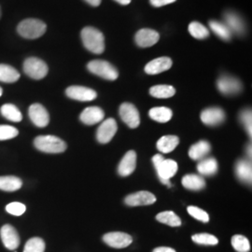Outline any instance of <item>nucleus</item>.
Segmentation results:
<instances>
[{
    "instance_id": "f257e3e1",
    "label": "nucleus",
    "mask_w": 252,
    "mask_h": 252,
    "mask_svg": "<svg viewBox=\"0 0 252 252\" xmlns=\"http://www.w3.org/2000/svg\"><path fill=\"white\" fill-rule=\"evenodd\" d=\"M81 39L84 47L93 54H101L105 51V37L94 27H85L81 30Z\"/></svg>"
},
{
    "instance_id": "f03ea898",
    "label": "nucleus",
    "mask_w": 252,
    "mask_h": 252,
    "mask_svg": "<svg viewBox=\"0 0 252 252\" xmlns=\"http://www.w3.org/2000/svg\"><path fill=\"white\" fill-rule=\"evenodd\" d=\"M154 167L157 172L158 178L161 182L171 187L170 179L173 178L178 171V163L171 159H165L161 154H156L153 158Z\"/></svg>"
},
{
    "instance_id": "7ed1b4c3",
    "label": "nucleus",
    "mask_w": 252,
    "mask_h": 252,
    "mask_svg": "<svg viewBox=\"0 0 252 252\" xmlns=\"http://www.w3.org/2000/svg\"><path fill=\"white\" fill-rule=\"evenodd\" d=\"M47 26L37 19H26L17 27L19 35L27 39H36L45 34Z\"/></svg>"
},
{
    "instance_id": "20e7f679",
    "label": "nucleus",
    "mask_w": 252,
    "mask_h": 252,
    "mask_svg": "<svg viewBox=\"0 0 252 252\" xmlns=\"http://www.w3.org/2000/svg\"><path fill=\"white\" fill-rule=\"evenodd\" d=\"M34 145L42 153H61L66 150L65 142L54 135H38L34 140Z\"/></svg>"
},
{
    "instance_id": "39448f33",
    "label": "nucleus",
    "mask_w": 252,
    "mask_h": 252,
    "mask_svg": "<svg viewBox=\"0 0 252 252\" xmlns=\"http://www.w3.org/2000/svg\"><path fill=\"white\" fill-rule=\"evenodd\" d=\"M87 68L91 73L108 81H115L119 77V73L115 66L104 60L91 61L87 65Z\"/></svg>"
},
{
    "instance_id": "423d86ee",
    "label": "nucleus",
    "mask_w": 252,
    "mask_h": 252,
    "mask_svg": "<svg viewBox=\"0 0 252 252\" xmlns=\"http://www.w3.org/2000/svg\"><path fill=\"white\" fill-rule=\"evenodd\" d=\"M24 71L28 77L34 80H41L45 78L49 71L47 63L39 58L30 57L24 63Z\"/></svg>"
},
{
    "instance_id": "0eeeda50",
    "label": "nucleus",
    "mask_w": 252,
    "mask_h": 252,
    "mask_svg": "<svg viewBox=\"0 0 252 252\" xmlns=\"http://www.w3.org/2000/svg\"><path fill=\"white\" fill-rule=\"evenodd\" d=\"M217 86L219 91L224 95H234L242 91V83L240 81L228 75L221 76L217 81Z\"/></svg>"
},
{
    "instance_id": "6e6552de",
    "label": "nucleus",
    "mask_w": 252,
    "mask_h": 252,
    "mask_svg": "<svg viewBox=\"0 0 252 252\" xmlns=\"http://www.w3.org/2000/svg\"><path fill=\"white\" fill-rule=\"evenodd\" d=\"M120 116L126 126L130 128H136L140 125L138 110L131 103H124L120 107Z\"/></svg>"
},
{
    "instance_id": "1a4fd4ad",
    "label": "nucleus",
    "mask_w": 252,
    "mask_h": 252,
    "mask_svg": "<svg viewBox=\"0 0 252 252\" xmlns=\"http://www.w3.org/2000/svg\"><path fill=\"white\" fill-rule=\"evenodd\" d=\"M117 129V123L114 119L109 118L106 121H104L100 125L97 129V132H96V138H97L98 142L102 144L108 143L116 134Z\"/></svg>"
},
{
    "instance_id": "9d476101",
    "label": "nucleus",
    "mask_w": 252,
    "mask_h": 252,
    "mask_svg": "<svg viewBox=\"0 0 252 252\" xmlns=\"http://www.w3.org/2000/svg\"><path fill=\"white\" fill-rule=\"evenodd\" d=\"M0 236L5 248L9 251H15L20 246V236L13 226L5 224L0 230Z\"/></svg>"
},
{
    "instance_id": "9b49d317",
    "label": "nucleus",
    "mask_w": 252,
    "mask_h": 252,
    "mask_svg": "<svg viewBox=\"0 0 252 252\" xmlns=\"http://www.w3.org/2000/svg\"><path fill=\"white\" fill-rule=\"evenodd\" d=\"M201 121L207 126H217L225 121V112L217 107L206 108L201 113Z\"/></svg>"
},
{
    "instance_id": "f8f14e48",
    "label": "nucleus",
    "mask_w": 252,
    "mask_h": 252,
    "mask_svg": "<svg viewBox=\"0 0 252 252\" xmlns=\"http://www.w3.org/2000/svg\"><path fill=\"white\" fill-rule=\"evenodd\" d=\"M104 242L114 249H125L131 245L133 238L131 235L122 232H111L103 236Z\"/></svg>"
},
{
    "instance_id": "ddd939ff",
    "label": "nucleus",
    "mask_w": 252,
    "mask_h": 252,
    "mask_svg": "<svg viewBox=\"0 0 252 252\" xmlns=\"http://www.w3.org/2000/svg\"><path fill=\"white\" fill-rule=\"evenodd\" d=\"M28 114L30 120L36 127L43 128L49 125L50 116L47 109L42 105L37 103L31 105L28 110Z\"/></svg>"
},
{
    "instance_id": "4468645a",
    "label": "nucleus",
    "mask_w": 252,
    "mask_h": 252,
    "mask_svg": "<svg viewBox=\"0 0 252 252\" xmlns=\"http://www.w3.org/2000/svg\"><path fill=\"white\" fill-rule=\"evenodd\" d=\"M65 94L69 98L82 102L93 101L97 96L95 91L83 86H70L65 90Z\"/></svg>"
},
{
    "instance_id": "2eb2a0df",
    "label": "nucleus",
    "mask_w": 252,
    "mask_h": 252,
    "mask_svg": "<svg viewBox=\"0 0 252 252\" xmlns=\"http://www.w3.org/2000/svg\"><path fill=\"white\" fill-rule=\"evenodd\" d=\"M125 202L127 206H130V207L149 206V205H153L156 202V197L152 192L138 191L126 196Z\"/></svg>"
},
{
    "instance_id": "dca6fc26",
    "label": "nucleus",
    "mask_w": 252,
    "mask_h": 252,
    "mask_svg": "<svg viewBox=\"0 0 252 252\" xmlns=\"http://www.w3.org/2000/svg\"><path fill=\"white\" fill-rule=\"evenodd\" d=\"M160 38L159 33L153 29L143 28L135 34V42L141 48H148L156 44Z\"/></svg>"
},
{
    "instance_id": "f3484780",
    "label": "nucleus",
    "mask_w": 252,
    "mask_h": 252,
    "mask_svg": "<svg viewBox=\"0 0 252 252\" xmlns=\"http://www.w3.org/2000/svg\"><path fill=\"white\" fill-rule=\"evenodd\" d=\"M105 117V112L99 107H89L81 112V122L86 126H94L100 123Z\"/></svg>"
},
{
    "instance_id": "a211bd4d",
    "label": "nucleus",
    "mask_w": 252,
    "mask_h": 252,
    "mask_svg": "<svg viewBox=\"0 0 252 252\" xmlns=\"http://www.w3.org/2000/svg\"><path fill=\"white\" fill-rule=\"evenodd\" d=\"M172 63V60L169 57H159L147 63L145 66V72L149 75L160 74L170 69Z\"/></svg>"
},
{
    "instance_id": "6ab92c4d",
    "label": "nucleus",
    "mask_w": 252,
    "mask_h": 252,
    "mask_svg": "<svg viewBox=\"0 0 252 252\" xmlns=\"http://www.w3.org/2000/svg\"><path fill=\"white\" fill-rule=\"evenodd\" d=\"M136 166V153L134 151H129L124 156L118 166V172L122 177H127L135 171Z\"/></svg>"
},
{
    "instance_id": "aec40b11",
    "label": "nucleus",
    "mask_w": 252,
    "mask_h": 252,
    "mask_svg": "<svg viewBox=\"0 0 252 252\" xmlns=\"http://www.w3.org/2000/svg\"><path fill=\"white\" fill-rule=\"evenodd\" d=\"M235 174L238 180L246 184H252V166L251 160H239L235 164Z\"/></svg>"
},
{
    "instance_id": "412c9836",
    "label": "nucleus",
    "mask_w": 252,
    "mask_h": 252,
    "mask_svg": "<svg viewBox=\"0 0 252 252\" xmlns=\"http://www.w3.org/2000/svg\"><path fill=\"white\" fill-rule=\"evenodd\" d=\"M224 19H225L226 27L229 28V30L232 33L234 32L237 35H243L246 27H245L243 20L238 14L234 12H227Z\"/></svg>"
},
{
    "instance_id": "4be33fe9",
    "label": "nucleus",
    "mask_w": 252,
    "mask_h": 252,
    "mask_svg": "<svg viewBox=\"0 0 252 252\" xmlns=\"http://www.w3.org/2000/svg\"><path fill=\"white\" fill-rule=\"evenodd\" d=\"M211 151V146L205 140L199 141L192 145L189 150V156L194 161H200L206 158L208 153Z\"/></svg>"
},
{
    "instance_id": "5701e85b",
    "label": "nucleus",
    "mask_w": 252,
    "mask_h": 252,
    "mask_svg": "<svg viewBox=\"0 0 252 252\" xmlns=\"http://www.w3.org/2000/svg\"><path fill=\"white\" fill-rule=\"evenodd\" d=\"M219 168L218 162L213 157H207L200 160L197 164V170L203 176H213Z\"/></svg>"
},
{
    "instance_id": "b1692460",
    "label": "nucleus",
    "mask_w": 252,
    "mask_h": 252,
    "mask_svg": "<svg viewBox=\"0 0 252 252\" xmlns=\"http://www.w3.org/2000/svg\"><path fill=\"white\" fill-rule=\"evenodd\" d=\"M180 143V138L177 135H163L158 142L157 149L162 153H171Z\"/></svg>"
},
{
    "instance_id": "393cba45",
    "label": "nucleus",
    "mask_w": 252,
    "mask_h": 252,
    "mask_svg": "<svg viewBox=\"0 0 252 252\" xmlns=\"http://www.w3.org/2000/svg\"><path fill=\"white\" fill-rule=\"evenodd\" d=\"M182 185L186 189L191 190H200L204 189L206 186V181L200 176L196 174H189L183 177Z\"/></svg>"
},
{
    "instance_id": "a878e982",
    "label": "nucleus",
    "mask_w": 252,
    "mask_h": 252,
    "mask_svg": "<svg viewBox=\"0 0 252 252\" xmlns=\"http://www.w3.org/2000/svg\"><path fill=\"white\" fill-rule=\"evenodd\" d=\"M23 181L15 176L0 177V189L5 191H15L21 189Z\"/></svg>"
},
{
    "instance_id": "bb28decb",
    "label": "nucleus",
    "mask_w": 252,
    "mask_h": 252,
    "mask_svg": "<svg viewBox=\"0 0 252 252\" xmlns=\"http://www.w3.org/2000/svg\"><path fill=\"white\" fill-rule=\"evenodd\" d=\"M20 79V73L9 64H0V81L13 83Z\"/></svg>"
},
{
    "instance_id": "cd10ccee",
    "label": "nucleus",
    "mask_w": 252,
    "mask_h": 252,
    "mask_svg": "<svg viewBox=\"0 0 252 252\" xmlns=\"http://www.w3.org/2000/svg\"><path fill=\"white\" fill-rule=\"evenodd\" d=\"M149 115L155 122L167 123L171 120L173 112L170 108H165V107H157V108H152L149 112Z\"/></svg>"
},
{
    "instance_id": "c85d7f7f",
    "label": "nucleus",
    "mask_w": 252,
    "mask_h": 252,
    "mask_svg": "<svg viewBox=\"0 0 252 252\" xmlns=\"http://www.w3.org/2000/svg\"><path fill=\"white\" fill-rule=\"evenodd\" d=\"M150 94L155 98H170L175 95L176 90L170 85H156L151 88Z\"/></svg>"
},
{
    "instance_id": "c756f323",
    "label": "nucleus",
    "mask_w": 252,
    "mask_h": 252,
    "mask_svg": "<svg viewBox=\"0 0 252 252\" xmlns=\"http://www.w3.org/2000/svg\"><path fill=\"white\" fill-rule=\"evenodd\" d=\"M1 114L8 119L9 121L14 122V123H19L22 121L23 115L21 113V111L19 110V108L12 105V104H5L1 107Z\"/></svg>"
},
{
    "instance_id": "7c9ffc66",
    "label": "nucleus",
    "mask_w": 252,
    "mask_h": 252,
    "mask_svg": "<svg viewBox=\"0 0 252 252\" xmlns=\"http://www.w3.org/2000/svg\"><path fill=\"white\" fill-rule=\"evenodd\" d=\"M156 220L163 224L171 226V227H178L181 225V220L180 217L173 211H163L159 213L156 216Z\"/></svg>"
},
{
    "instance_id": "2f4dec72",
    "label": "nucleus",
    "mask_w": 252,
    "mask_h": 252,
    "mask_svg": "<svg viewBox=\"0 0 252 252\" xmlns=\"http://www.w3.org/2000/svg\"><path fill=\"white\" fill-rule=\"evenodd\" d=\"M209 27L217 36L220 37L221 39H223V40L231 39L232 32L229 30L228 27H226L225 24L218 22V21H210Z\"/></svg>"
},
{
    "instance_id": "473e14b6",
    "label": "nucleus",
    "mask_w": 252,
    "mask_h": 252,
    "mask_svg": "<svg viewBox=\"0 0 252 252\" xmlns=\"http://www.w3.org/2000/svg\"><path fill=\"white\" fill-rule=\"evenodd\" d=\"M189 34L197 39H204L209 36V31L199 22H191L189 25Z\"/></svg>"
},
{
    "instance_id": "72a5a7b5",
    "label": "nucleus",
    "mask_w": 252,
    "mask_h": 252,
    "mask_svg": "<svg viewBox=\"0 0 252 252\" xmlns=\"http://www.w3.org/2000/svg\"><path fill=\"white\" fill-rule=\"evenodd\" d=\"M232 246L237 252H249L251 251L249 239L241 234H235L232 237Z\"/></svg>"
},
{
    "instance_id": "f704fd0d",
    "label": "nucleus",
    "mask_w": 252,
    "mask_h": 252,
    "mask_svg": "<svg viewBox=\"0 0 252 252\" xmlns=\"http://www.w3.org/2000/svg\"><path fill=\"white\" fill-rule=\"evenodd\" d=\"M45 242L39 237H33L27 241L24 252H44Z\"/></svg>"
},
{
    "instance_id": "c9c22d12",
    "label": "nucleus",
    "mask_w": 252,
    "mask_h": 252,
    "mask_svg": "<svg viewBox=\"0 0 252 252\" xmlns=\"http://www.w3.org/2000/svg\"><path fill=\"white\" fill-rule=\"evenodd\" d=\"M191 239L194 243L199 244V245H205V246H214L219 243V240L216 236L210 234H196L191 236Z\"/></svg>"
},
{
    "instance_id": "e433bc0d",
    "label": "nucleus",
    "mask_w": 252,
    "mask_h": 252,
    "mask_svg": "<svg viewBox=\"0 0 252 252\" xmlns=\"http://www.w3.org/2000/svg\"><path fill=\"white\" fill-rule=\"evenodd\" d=\"M19 131L13 126H0V140H8L18 135Z\"/></svg>"
},
{
    "instance_id": "4c0bfd02",
    "label": "nucleus",
    "mask_w": 252,
    "mask_h": 252,
    "mask_svg": "<svg viewBox=\"0 0 252 252\" xmlns=\"http://www.w3.org/2000/svg\"><path fill=\"white\" fill-rule=\"evenodd\" d=\"M240 121L243 124L247 133L252 137V114L251 109H245L240 114Z\"/></svg>"
},
{
    "instance_id": "58836bf2",
    "label": "nucleus",
    "mask_w": 252,
    "mask_h": 252,
    "mask_svg": "<svg viewBox=\"0 0 252 252\" xmlns=\"http://www.w3.org/2000/svg\"><path fill=\"white\" fill-rule=\"evenodd\" d=\"M187 211L189 215L193 217L194 219L198 220L202 222H208L209 221V216L207 212L197 207H189L187 208Z\"/></svg>"
},
{
    "instance_id": "ea45409f",
    "label": "nucleus",
    "mask_w": 252,
    "mask_h": 252,
    "mask_svg": "<svg viewBox=\"0 0 252 252\" xmlns=\"http://www.w3.org/2000/svg\"><path fill=\"white\" fill-rule=\"evenodd\" d=\"M27 210V207L23 203L12 202L6 207V211L13 216H22Z\"/></svg>"
},
{
    "instance_id": "a19ab883",
    "label": "nucleus",
    "mask_w": 252,
    "mask_h": 252,
    "mask_svg": "<svg viewBox=\"0 0 252 252\" xmlns=\"http://www.w3.org/2000/svg\"><path fill=\"white\" fill-rule=\"evenodd\" d=\"M176 0H151V4L153 5V7L159 8V7H162L168 4L174 3Z\"/></svg>"
},
{
    "instance_id": "79ce46f5",
    "label": "nucleus",
    "mask_w": 252,
    "mask_h": 252,
    "mask_svg": "<svg viewBox=\"0 0 252 252\" xmlns=\"http://www.w3.org/2000/svg\"><path fill=\"white\" fill-rule=\"evenodd\" d=\"M153 252H176V251L168 247H159L154 249Z\"/></svg>"
},
{
    "instance_id": "37998d69",
    "label": "nucleus",
    "mask_w": 252,
    "mask_h": 252,
    "mask_svg": "<svg viewBox=\"0 0 252 252\" xmlns=\"http://www.w3.org/2000/svg\"><path fill=\"white\" fill-rule=\"evenodd\" d=\"M85 1L93 7H97L101 4V0H85Z\"/></svg>"
},
{
    "instance_id": "c03bdc74",
    "label": "nucleus",
    "mask_w": 252,
    "mask_h": 252,
    "mask_svg": "<svg viewBox=\"0 0 252 252\" xmlns=\"http://www.w3.org/2000/svg\"><path fill=\"white\" fill-rule=\"evenodd\" d=\"M115 1H117L118 3H120L121 5H125V6L131 3V0H115Z\"/></svg>"
},
{
    "instance_id": "a18cd8bd",
    "label": "nucleus",
    "mask_w": 252,
    "mask_h": 252,
    "mask_svg": "<svg viewBox=\"0 0 252 252\" xmlns=\"http://www.w3.org/2000/svg\"><path fill=\"white\" fill-rule=\"evenodd\" d=\"M248 154H250V157H252V145L248 147Z\"/></svg>"
},
{
    "instance_id": "49530a36",
    "label": "nucleus",
    "mask_w": 252,
    "mask_h": 252,
    "mask_svg": "<svg viewBox=\"0 0 252 252\" xmlns=\"http://www.w3.org/2000/svg\"><path fill=\"white\" fill-rule=\"evenodd\" d=\"M2 94H3V91H2V88L0 87V96L2 95Z\"/></svg>"
},
{
    "instance_id": "de8ad7c7",
    "label": "nucleus",
    "mask_w": 252,
    "mask_h": 252,
    "mask_svg": "<svg viewBox=\"0 0 252 252\" xmlns=\"http://www.w3.org/2000/svg\"><path fill=\"white\" fill-rule=\"evenodd\" d=\"M0 18H1V9H0Z\"/></svg>"
}]
</instances>
